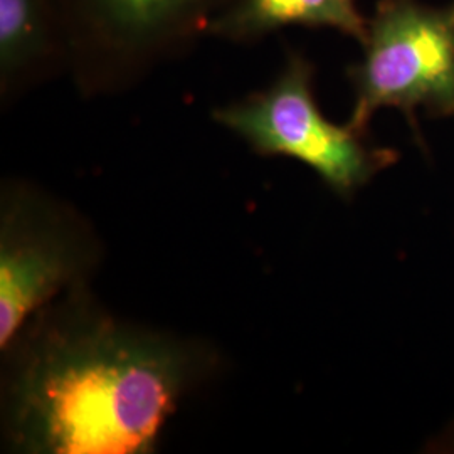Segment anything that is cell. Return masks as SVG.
I'll return each instance as SVG.
<instances>
[{"label": "cell", "mask_w": 454, "mask_h": 454, "mask_svg": "<svg viewBox=\"0 0 454 454\" xmlns=\"http://www.w3.org/2000/svg\"><path fill=\"white\" fill-rule=\"evenodd\" d=\"M41 313L9 347L16 348L4 392L11 442L22 453H153L211 356L120 324L74 290Z\"/></svg>", "instance_id": "cell-1"}, {"label": "cell", "mask_w": 454, "mask_h": 454, "mask_svg": "<svg viewBox=\"0 0 454 454\" xmlns=\"http://www.w3.org/2000/svg\"><path fill=\"white\" fill-rule=\"evenodd\" d=\"M317 66L301 49H288L275 80L260 91L212 112V120L262 157H288L309 167L340 197L399 160L394 148L369 133L330 121L315 97Z\"/></svg>", "instance_id": "cell-2"}, {"label": "cell", "mask_w": 454, "mask_h": 454, "mask_svg": "<svg viewBox=\"0 0 454 454\" xmlns=\"http://www.w3.org/2000/svg\"><path fill=\"white\" fill-rule=\"evenodd\" d=\"M360 48L347 67L354 93L347 123L369 133L373 114L394 108L424 146L418 112L454 116V0H377Z\"/></svg>", "instance_id": "cell-3"}, {"label": "cell", "mask_w": 454, "mask_h": 454, "mask_svg": "<svg viewBox=\"0 0 454 454\" xmlns=\"http://www.w3.org/2000/svg\"><path fill=\"white\" fill-rule=\"evenodd\" d=\"M232 0H56L69 48V73L84 95L142 82L207 37Z\"/></svg>", "instance_id": "cell-4"}, {"label": "cell", "mask_w": 454, "mask_h": 454, "mask_svg": "<svg viewBox=\"0 0 454 454\" xmlns=\"http://www.w3.org/2000/svg\"><path fill=\"white\" fill-rule=\"evenodd\" d=\"M0 219V347L5 352L51 300L82 286L90 253L74 223L37 195L5 194Z\"/></svg>", "instance_id": "cell-5"}, {"label": "cell", "mask_w": 454, "mask_h": 454, "mask_svg": "<svg viewBox=\"0 0 454 454\" xmlns=\"http://www.w3.org/2000/svg\"><path fill=\"white\" fill-rule=\"evenodd\" d=\"M69 71V48L56 0H0L2 97Z\"/></svg>", "instance_id": "cell-6"}, {"label": "cell", "mask_w": 454, "mask_h": 454, "mask_svg": "<svg viewBox=\"0 0 454 454\" xmlns=\"http://www.w3.org/2000/svg\"><path fill=\"white\" fill-rule=\"evenodd\" d=\"M369 17L358 0H232L209 26L207 37L254 46L288 27L325 29L362 44Z\"/></svg>", "instance_id": "cell-7"}]
</instances>
